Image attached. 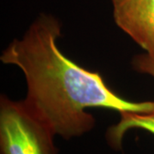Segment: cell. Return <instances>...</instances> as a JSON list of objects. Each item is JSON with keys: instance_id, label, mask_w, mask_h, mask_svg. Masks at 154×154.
<instances>
[{"instance_id": "2", "label": "cell", "mask_w": 154, "mask_h": 154, "mask_svg": "<svg viewBox=\"0 0 154 154\" xmlns=\"http://www.w3.org/2000/svg\"><path fill=\"white\" fill-rule=\"evenodd\" d=\"M55 134L23 101L0 99V153L57 154Z\"/></svg>"}, {"instance_id": "5", "label": "cell", "mask_w": 154, "mask_h": 154, "mask_svg": "<svg viewBox=\"0 0 154 154\" xmlns=\"http://www.w3.org/2000/svg\"><path fill=\"white\" fill-rule=\"evenodd\" d=\"M131 64L134 71L149 75L154 78V57L147 53L138 54L133 57Z\"/></svg>"}, {"instance_id": "3", "label": "cell", "mask_w": 154, "mask_h": 154, "mask_svg": "<svg viewBox=\"0 0 154 154\" xmlns=\"http://www.w3.org/2000/svg\"><path fill=\"white\" fill-rule=\"evenodd\" d=\"M116 24L154 57V0H111Z\"/></svg>"}, {"instance_id": "1", "label": "cell", "mask_w": 154, "mask_h": 154, "mask_svg": "<svg viewBox=\"0 0 154 154\" xmlns=\"http://www.w3.org/2000/svg\"><path fill=\"white\" fill-rule=\"evenodd\" d=\"M62 24L51 15L40 14L21 38L3 51L0 60L17 66L28 85L23 101L55 135L65 140L93 129L88 108L149 114L154 101L133 102L117 94L99 72L84 69L63 55L57 46Z\"/></svg>"}, {"instance_id": "4", "label": "cell", "mask_w": 154, "mask_h": 154, "mask_svg": "<svg viewBox=\"0 0 154 154\" xmlns=\"http://www.w3.org/2000/svg\"><path fill=\"white\" fill-rule=\"evenodd\" d=\"M119 122L110 127L106 134L107 140L113 148L121 147L123 135L129 129H143L154 134V113L121 112Z\"/></svg>"}]
</instances>
